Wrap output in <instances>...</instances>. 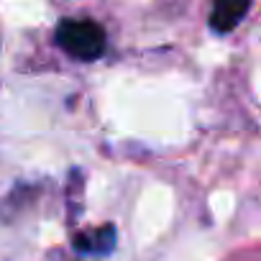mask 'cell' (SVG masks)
Listing matches in <instances>:
<instances>
[{"label": "cell", "instance_id": "cell-1", "mask_svg": "<svg viewBox=\"0 0 261 261\" xmlns=\"http://www.w3.org/2000/svg\"><path fill=\"white\" fill-rule=\"evenodd\" d=\"M57 46L77 62H95L105 54L108 36L105 29L87 18H67L54 31Z\"/></svg>", "mask_w": 261, "mask_h": 261}, {"label": "cell", "instance_id": "cell-2", "mask_svg": "<svg viewBox=\"0 0 261 261\" xmlns=\"http://www.w3.org/2000/svg\"><path fill=\"white\" fill-rule=\"evenodd\" d=\"M251 0H213L210 29L215 34H230L248 13Z\"/></svg>", "mask_w": 261, "mask_h": 261}, {"label": "cell", "instance_id": "cell-3", "mask_svg": "<svg viewBox=\"0 0 261 261\" xmlns=\"http://www.w3.org/2000/svg\"><path fill=\"white\" fill-rule=\"evenodd\" d=\"M115 243V228L113 225H102V228H92L85 233L74 236V248L82 253H108Z\"/></svg>", "mask_w": 261, "mask_h": 261}]
</instances>
